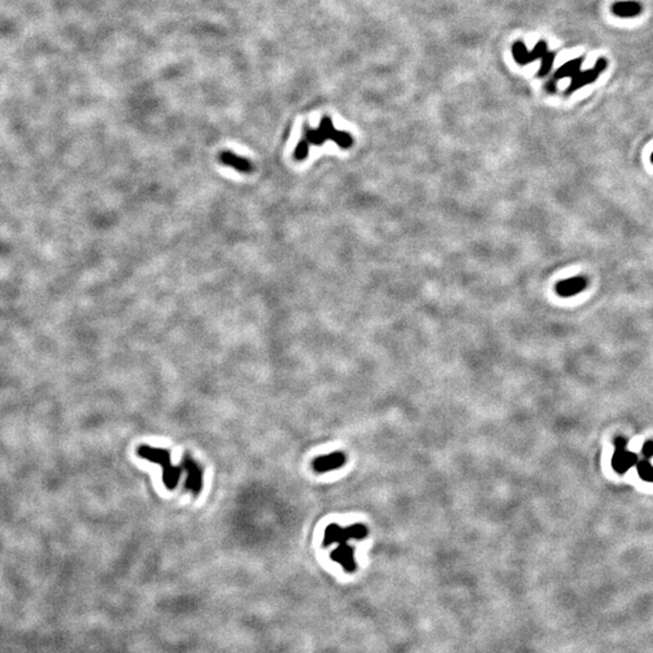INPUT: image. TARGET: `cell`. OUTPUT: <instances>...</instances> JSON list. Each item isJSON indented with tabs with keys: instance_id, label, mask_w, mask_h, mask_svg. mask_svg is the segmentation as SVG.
<instances>
[{
	"instance_id": "obj_1",
	"label": "cell",
	"mask_w": 653,
	"mask_h": 653,
	"mask_svg": "<svg viewBox=\"0 0 653 653\" xmlns=\"http://www.w3.org/2000/svg\"><path fill=\"white\" fill-rule=\"evenodd\" d=\"M327 141H333L343 149H349L354 144V138L346 132L335 130L330 117H323L317 130L306 126L304 128V137L299 142L294 152V159L297 161H303L309 155L311 146H322Z\"/></svg>"
},
{
	"instance_id": "obj_2",
	"label": "cell",
	"mask_w": 653,
	"mask_h": 653,
	"mask_svg": "<svg viewBox=\"0 0 653 653\" xmlns=\"http://www.w3.org/2000/svg\"><path fill=\"white\" fill-rule=\"evenodd\" d=\"M137 455L141 459L157 463L162 468V481L168 490H174L183 473L182 466H174L172 463L171 452L161 448L150 446H141L137 449Z\"/></svg>"
},
{
	"instance_id": "obj_3",
	"label": "cell",
	"mask_w": 653,
	"mask_h": 653,
	"mask_svg": "<svg viewBox=\"0 0 653 653\" xmlns=\"http://www.w3.org/2000/svg\"><path fill=\"white\" fill-rule=\"evenodd\" d=\"M513 55L518 63L527 65L531 62L542 58L541 69L538 71V76H547L554 62V54L548 51V46L545 41H540L531 52H527V47L523 43H516L513 46Z\"/></svg>"
},
{
	"instance_id": "obj_4",
	"label": "cell",
	"mask_w": 653,
	"mask_h": 653,
	"mask_svg": "<svg viewBox=\"0 0 653 653\" xmlns=\"http://www.w3.org/2000/svg\"><path fill=\"white\" fill-rule=\"evenodd\" d=\"M367 535H368V530L362 524H355L346 529H343L336 524H330L324 532L323 546L328 547L333 543H339V545L347 543L351 538L360 540V538H365Z\"/></svg>"
},
{
	"instance_id": "obj_5",
	"label": "cell",
	"mask_w": 653,
	"mask_h": 653,
	"mask_svg": "<svg viewBox=\"0 0 653 653\" xmlns=\"http://www.w3.org/2000/svg\"><path fill=\"white\" fill-rule=\"evenodd\" d=\"M182 467L183 471L185 472V474H187L185 490L192 492L195 496H198L203 492V468L190 455H185L183 457Z\"/></svg>"
},
{
	"instance_id": "obj_6",
	"label": "cell",
	"mask_w": 653,
	"mask_h": 653,
	"mask_svg": "<svg viewBox=\"0 0 653 653\" xmlns=\"http://www.w3.org/2000/svg\"><path fill=\"white\" fill-rule=\"evenodd\" d=\"M608 68V61L606 58H599L595 66L593 67L592 69L589 71H577V73L571 78V84L570 87L565 91V95H570L573 92L577 91L581 87H586V85H589V84H593L597 81L599 76L605 71V69Z\"/></svg>"
},
{
	"instance_id": "obj_7",
	"label": "cell",
	"mask_w": 653,
	"mask_h": 653,
	"mask_svg": "<svg viewBox=\"0 0 653 653\" xmlns=\"http://www.w3.org/2000/svg\"><path fill=\"white\" fill-rule=\"evenodd\" d=\"M346 462V456L340 451L330 452L328 455L319 456L312 461V467L317 473L333 471L343 467Z\"/></svg>"
},
{
	"instance_id": "obj_8",
	"label": "cell",
	"mask_w": 653,
	"mask_h": 653,
	"mask_svg": "<svg viewBox=\"0 0 653 653\" xmlns=\"http://www.w3.org/2000/svg\"><path fill=\"white\" fill-rule=\"evenodd\" d=\"M588 279L583 276L577 277H571V279H562L555 286V292L558 295L562 298H569L573 297L576 294H580L582 290L587 288Z\"/></svg>"
},
{
	"instance_id": "obj_9",
	"label": "cell",
	"mask_w": 653,
	"mask_h": 653,
	"mask_svg": "<svg viewBox=\"0 0 653 653\" xmlns=\"http://www.w3.org/2000/svg\"><path fill=\"white\" fill-rule=\"evenodd\" d=\"M330 558L344 567L347 573L355 571V551H354V548L350 547L347 543H341L339 547L332 552Z\"/></svg>"
},
{
	"instance_id": "obj_10",
	"label": "cell",
	"mask_w": 653,
	"mask_h": 653,
	"mask_svg": "<svg viewBox=\"0 0 653 653\" xmlns=\"http://www.w3.org/2000/svg\"><path fill=\"white\" fill-rule=\"evenodd\" d=\"M219 160H220V162L224 163V165H227V166H229V168H233V170H236V171H238V172H253V163L249 161V159H246V157H238V155L233 154V152H220V155H219Z\"/></svg>"
},
{
	"instance_id": "obj_11",
	"label": "cell",
	"mask_w": 653,
	"mask_h": 653,
	"mask_svg": "<svg viewBox=\"0 0 653 653\" xmlns=\"http://www.w3.org/2000/svg\"><path fill=\"white\" fill-rule=\"evenodd\" d=\"M638 456L633 454V452H630V451L626 450V449L624 450H616L613 454L612 467L613 470L618 472V473L628 472L634 465H638Z\"/></svg>"
},
{
	"instance_id": "obj_12",
	"label": "cell",
	"mask_w": 653,
	"mask_h": 653,
	"mask_svg": "<svg viewBox=\"0 0 653 653\" xmlns=\"http://www.w3.org/2000/svg\"><path fill=\"white\" fill-rule=\"evenodd\" d=\"M641 11H643V6L635 0L617 1L612 5V12L618 17H635L640 15Z\"/></svg>"
},
{
	"instance_id": "obj_13",
	"label": "cell",
	"mask_w": 653,
	"mask_h": 653,
	"mask_svg": "<svg viewBox=\"0 0 653 653\" xmlns=\"http://www.w3.org/2000/svg\"><path fill=\"white\" fill-rule=\"evenodd\" d=\"M583 58H576V60H573V61H569L562 65L559 69H558L557 73L553 76L552 84H551V87H554V84L557 81L560 80V79H564V78H573L577 71L581 69V65H582Z\"/></svg>"
},
{
	"instance_id": "obj_14",
	"label": "cell",
	"mask_w": 653,
	"mask_h": 653,
	"mask_svg": "<svg viewBox=\"0 0 653 653\" xmlns=\"http://www.w3.org/2000/svg\"><path fill=\"white\" fill-rule=\"evenodd\" d=\"M638 473L643 481L653 483V466L648 461H639Z\"/></svg>"
},
{
	"instance_id": "obj_15",
	"label": "cell",
	"mask_w": 653,
	"mask_h": 653,
	"mask_svg": "<svg viewBox=\"0 0 653 653\" xmlns=\"http://www.w3.org/2000/svg\"><path fill=\"white\" fill-rule=\"evenodd\" d=\"M643 455L646 457V459H651L653 457V442H646L645 446H643Z\"/></svg>"
},
{
	"instance_id": "obj_16",
	"label": "cell",
	"mask_w": 653,
	"mask_h": 653,
	"mask_svg": "<svg viewBox=\"0 0 653 653\" xmlns=\"http://www.w3.org/2000/svg\"><path fill=\"white\" fill-rule=\"evenodd\" d=\"M615 446H616V450H624L627 448V441L622 437H618L615 439Z\"/></svg>"
},
{
	"instance_id": "obj_17",
	"label": "cell",
	"mask_w": 653,
	"mask_h": 653,
	"mask_svg": "<svg viewBox=\"0 0 653 653\" xmlns=\"http://www.w3.org/2000/svg\"><path fill=\"white\" fill-rule=\"evenodd\" d=\"M651 161L653 162V152H652V155H651Z\"/></svg>"
}]
</instances>
